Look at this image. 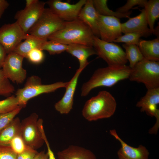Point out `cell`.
<instances>
[{"instance_id": "obj_1", "label": "cell", "mask_w": 159, "mask_h": 159, "mask_svg": "<svg viewBox=\"0 0 159 159\" xmlns=\"http://www.w3.org/2000/svg\"><path fill=\"white\" fill-rule=\"evenodd\" d=\"M90 27L78 18L65 21L62 28L48 40L67 45L80 44L93 47L95 37Z\"/></svg>"}, {"instance_id": "obj_2", "label": "cell", "mask_w": 159, "mask_h": 159, "mask_svg": "<svg viewBox=\"0 0 159 159\" xmlns=\"http://www.w3.org/2000/svg\"><path fill=\"white\" fill-rule=\"evenodd\" d=\"M131 69L126 65L108 66L96 69L89 80L82 85L81 96H87L95 88L111 87L121 80L129 78Z\"/></svg>"}, {"instance_id": "obj_3", "label": "cell", "mask_w": 159, "mask_h": 159, "mask_svg": "<svg viewBox=\"0 0 159 159\" xmlns=\"http://www.w3.org/2000/svg\"><path fill=\"white\" fill-rule=\"evenodd\" d=\"M116 106V101L112 95L107 91L102 90L86 102L82 114L89 121L108 118L113 115Z\"/></svg>"}, {"instance_id": "obj_4", "label": "cell", "mask_w": 159, "mask_h": 159, "mask_svg": "<svg viewBox=\"0 0 159 159\" xmlns=\"http://www.w3.org/2000/svg\"><path fill=\"white\" fill-rule=\"evenodd\" d=\"M68 83L59 82L50 84H42L40 77L32 76L28 78L24 87L17 90L15 96L18 100L19 105L24 107L30 99L42 94L52 92L60 88H65Z\"/></svg>"}, {"instance_id": "obj_5", "label": "cell", "mask_w": 159, "mask_h": 159, "mask_svg": "<svg viewBox=\"0 0 159 159\" xmlns=\"http://www.w3.org/2000/svg\"><path fill=\"white\" fill-rule=\"evenodd\" d=\"M129 80L143 84L147 90L159 87V62L144 58L132 69Z\"/></svg>"}, {"instance_id": "obj_6", "label": "cell", "mask_w": 159, "mask_h": 159, "mask_svg": "<svg viewBox=\"0 0 159 159\" xmlns=\"http://www.w3.org/2000/svg\"><path fill=\"white\" fill-rule=\"evenodd\" d=\"M65 21L54 14L49 8H45L39 19L27 34L48 40L49 37L62 28Z\"/></svg>"}, {"instance_id": "obj_7", "label": "cell", "mask_w": 159, "mask_h": 159, "mask_svg": "<svg viewBox=\"0 0 159 159\" xmlns=\"http://www.w3.org/2000/svg\"><path fill=\"white\" fill-rule=\"evenodd\" d=\"M93 47L98 57L104 60L108 66L125 65L127 62L125 52L116 44L95 36Z\"/></svg>"}, {"instance_id": "obj_8", "label": "cell", "mask_w": 159, "mask_h": 159, "mask_svg": "<svg viewBox=\"0 0 159 159\" xmlns=\"http://www.w3.org/2000/svg\"><path fill=\"white\" fill-rule=\"evenodd\" d=\"M39 117L34 112L21 121L20 135L26 144L36 150L42 147L44 141L40 129Z\"/></svg>"}, {"instance_id": "obj_9", "label": "cell", "mask_w": 159, "mask_h": 159, "mask_svg": "<svg viewBox=\"0 0 159 159\" xmlns=\"http://www.w3.org/2000/svg\"><path fill=\"white\" fill-rule=\"evenodd\" d=\"M29 36L16 21L5 24L0 27V44L8 54L13 52L22 40L25 39Z\"/></svg>"}, {"instance_id": "obj_10", "label": "cell", "mask_w": 159, "mask_h": 159, "mask_svg": "<svg viewBox=\"0 0 159 159\" xmlns=\"http://www.w3.org/2000/svg\"><path fill=\"white\" fill-rule=\"evenodd\" d=\"M24 58L12 52L6 56L2 68L6 77L17 84L23 82L26 76V71L22 67Z\"/></svg>"}, {"instance_id": "obj_11", "label": "cell", "mask_w": 159, "mask_h": 159, "mask_svg": "<svg viewBox=\"0 0 159 159\" xmlns=\"http://www.w3.org/2000/svg\"><path fill=\"white\" fill-rule=\"evenodd\" d=\"M159 87L147 90L145 95L137 103L136 107L140 109L141 112H145L148 115L154 117L156 122L150 129V134H156L159 127Z\"/></svg>"}, {"instance_id": "obj_12", "label": "cell", "mask_w": 159, "mask_h": 159, "mask_svg": "<svg viewBox=\"0 0 159 159\" xmlns=\"http://www.w3.org/2000/svg\"><path fill=\"white\" fill-rule=\"evenodd\" d=\"M86 1V0H80L74 4L59 0H49L45 3L54 14L64 21H68L78 18L79 13Z\"/></svg>"}, {"instance_id": "obj_13", "label": "cell", "mask_w": 159, "mask_h": 159, "mask_svg": "<svg viewBox=\"0 0 159 159\" xmlns=\"http://www.w3.org/2000/svg\"><path fill=\"white\" fill-rule=\"evenodd\" d=\"M121 24L120 19L116 17L99 15L98 26L100 39L112 42L122 36Z\"/></svg>"}, {"instance_id": "obj_14", "label": "cell", "mask_w": 159, "mask_h": 159, "mask_svg": "<svg viewBox=\"0 0 159 159\" xmlns=\"http://www.w3.org/2000/svg\"><path fill=\"white\" fill-rule=\"evenodd\" d=\"M45 3L38 0L30 7L18 11L15 16L16 22L24 32L29 30L39 19L44 9Z\"/></svg>"}, {"instance_id": "obj_15", "label": "cell", "mask_w": 159, "mask_h": 159, "mask_svg": "<svg viewBox=\"0 0 159 159\" xmlns=\"http://www.w3.org/2000/svg\"><path fill=\"white\" fill-rule=\"evenodd\" d=\"M82 71L78 69L65 87V92L61 99L54 105L55 109L60 114H68L72 108L74 96L78 78Z\"/></svg>"}, {"instance_id": "obj_16", "label": "cell", "mask_w": 159, "mask_h": 159, "mask_svg": "<svg viewBox=\"0 0 159 159\" xmlns=\"http://www.w3.org/2000/svg\"><path fill=\"white\" fill-rule=\"evenodd\" d=\"M110 133L121 144V147L117 153L119 159H148L149 153L145 146L140 145L134 148L128 145L119 137L115 129L110 130Z\"/></svg>"}, {"instance_id": "obj_17", "label": "cell", "mask_w": 159, "mask_h": 159, "mask_svg": "<svg viewBox=\"0 0 159 159\" xmlns=\"http://www.w3.org/2000/svg\"><path fill=\"white\" fill-rule=\"evenodd\" d=\"M140 13L133 17H130L126 22L121 24L122 33H137L147 37L152 34L148 27L144 9L140 10Z\"/></svg>"}, {"instance_id": "obj_18", "label": "cell", "mask_w": 159, "mask_h": 159, "mask_svg": "<svg viewBox=\"0 0 159 159\" xmlns=\"http://www.w3.org/2000/svg\"><path fill=\"white\" fill-rule=\"evenodd\" d=\"M99 15L94 7L92 0H86L78 18L90 27L95 36L100 38L98 26Z\"/></svg>"}, {"instance_id": "obj_19", "label": "cell", "mask_w": 159, "mask_h": 159, "mask_svg": "<svg viewBox=\"0 0 159 159\" xmlns=\"http://www.w3.org/2000/svg\"><path fill=\"white\" fill-rule=\"evenodd\" d=\"M66 51L78 59L79 63L78 69L83 71L89 64L87 59L90 56L97 55L94 47L80 44H71L68 45Z\"/></svg>"}, {"instance_id": "obj_20", "label": "cell", "mask_w": 159, "mask_h": 159, "mask_svg": "<svg viewBox=\"0 0 159 159\" xmlns=\"http://www.w3.org/2000/svg\"><path fill=\"white\" fill-rule=\"evenodd\" d=\"M58 159H97L91 150L75 145H70L57 153Z\"/></svg>"}, {"instance_id": "obj_21", "label": "cell", "mask_w": 159, "mask_h": 159, "mask_svg": "<svg viewBox=\"0 0 159 159\" xmlns=\"http://www.w3.org/2000/svg\"><path fill=\"white\" fill-rule=\"evenodd\" d=\"M138 46L144 58L159 61V37L150 40L140 39Z\"/></svg>"}, {"instance_id": "obj_22", "label": "cell", "mask_w": 159, "mask_h": 159, "mask_svg": "<svg viewBox=\"0 0 159 159\" xmlns=\"http://www.w3.org/2000/svg\"><path fill=\"white\" fill-rule=\"evenodd\" d=\"M21 121L18 117L11 122L0 132V145L10 146L12 139L20 134Z\"/></svg>"}, {"instance_id": "obj_23", "label": "cell", "mask_w": 159, "mask_h": 159, "mask_svg": "<svg viewBox=\"0 0 159 159\" xmlns=\"http://www.w3.org/2000/svg\"><path fill=\"white\" fill-rule=\"evenodd\" d=\"M48 40L38 38L29 34L25 41L20 43L15 48L14 52L24 58H26L28 53L32 50L39 49L42 44Z\"/></svg>"}, {"instance_id": "obj_24", "label": "cell", "mask_w": 159, "mask_h": 159, "mask_svg": "<svg viewBox=\"0 0 159 159\" xmlns=\"http://www.w3.org/2000/svg\"><path fill=\"white\" fill-rule=\"evenodd\" d=\"M144 8L148 25L153 34L155 21L159 17V0H147Z\"/></svg>"}, {"instance_id": "obj_25", "label": "cell", "mask_w": 159, "mask_h": 159, "mask_svg": "<svg viewBox=\"0 0 159 159\" xmlns=\"http://www.w3.org/2000/svg\"><path fill=\"white\" fill-rule=\"evenodd\" d=\"M107 0H92L93 4L98 14L100 15L113 16L119 19L128 18L132 13L130 11L125 13H120L117 11H114L110 10L108 7Z\"/></svg>"}, {"instance_id": "obj_26", "label": "cell", "mask_w": 159, "mask_h": 159, "mask_svg": "<svg viewBox=\"0 0 159 159\" xmlns=\"http://www.w3.org/2000/svg\"><path fill=\"white\" fill-rule=\"evenodd\" d=\"M122 46L125 49L126 58L129 62V66L131 69L137 62L144 58L138 45L125 43Z\"/></svg>"}, {"instance_id": "obj_27", "label": "cell", "mask_w": 159, "mask_h": 159, "mask_svg": "<svg viewBox=\"0 0 159 159\" xmlns=\"http://www.w3.org/2000/svg\"><path fill=\"white\" fill-rule=\"evenodd\" d=\"M68 45L54 41L47 40L42 44L40 49L42 51H47L51 55H54L66 51Z\"/></svg>"}, {"instance_id": "obj_28", "label": "cell", "mask_w": 159, "mask_h": 159, "mask_svg": "<svg viewBox=\"0 0 159 159\" xmlns=\"http://www.w3.org/2000/svg\"><path fill=\"white\" fill-rule=\"evenodd\" d=\"M19 106L16 96L12 95L0 100V114L8 113L14 110Z\"/></svg>"}, {"instance_id": "obj_29", "label": "cell", "mask_w": 159, "mask_h": 159, "mask_svg": "<svg viewBox=\"0 0 159 159\" xmlns=\"http://www.w3.org/2000/svg\"><path fill=\"white\" fill-rule=\"evenodd\" d=\"M15 91V88L0 69V95L9 96Z\"/></svg>"}, {"instance_id": "obj_30", "label": "cell", "mask_w": 159, "mask_h": 159, "mask_svg": "<svg viewBox=\"0 0 159 159\" xmlns=\"http://www.w3.org/2000/svg\"><path fill=\"white\" fill-rule=\"evenodd\" d=\"M141 34L137 33H128L122 35L113 42H123L129 44H135L138 45Z\"/></svg>"}, {"instance_id": "obj_31", "label": "cell", "mask_w": 159, "mask_h": 159, "mask_svg": "<svg viewBox=\"0 0 159 159\" xmlns=\"http://www.w3.org/2000/svg\"><path fill=\"white\" fill-rule=\"evenodd\" d=\"M22 108L19 106L12 111L0 114V132L11 122Z\"/></svg>"}, {"instance_id": "obj_32", "label": "cell", "mask_w": 159, "mask_h": 159, "mask_svg": "<svg viewBox=\"0 0 159 159\" xmlns=\"http://www.w3.org/2000/svg\"><path fill=\"white\" fill-rule=\"evenodd\" d=\"M10 146L17 155L24 151L28 146L19 135H16L12 139L10 143Z\"/></svg>"}, {"instance_id": "obj_33", "label": "cell", "mask_w": 159, "mask_h": 159, "mask_svg": "<svg viewBox=\"0 0 159 159\" xmlns=\"http://www.w3.org/2000/svg\"><path fill=\"white\" fill-rule=\"evenodd\" d=\"M147 0H127L126 3L123 6L117 8V12L120 13H125L136 5L144 7Z\"/></svg>"}, {"instance_id": "obj_34", "label": "cell", "mask_w": 159, "mask_h": 159, "mask_svg": "<svg viewBox=\"0 0 159 159\" xmlns=\"http://www.w3.org/2000/svg\"><path fill=\"white\" fill-rule=\"evenodd\" d=\"M44 58L43 51L39 49H34L28 54L26 58L34 64H38L41 63Z\"/></svg>"}, {"instance_id": "obj_35", "label": "cell", "mask_w": 159, "mask_h": 159, "mask_svg": "<svg viewBox=\"0 0 159 159\" xmlns=\"http://www.w3.org/2000/svg\"><path fill=\"white\" fill-rule=\"evenodd\" d=\"M17 154L10 146L0 145V159H16Z\"/></svg>"}, {"instance_id": "obj_36", "label": "cell", "mask_w": 159, "mask_h": 159, "mask_svg": "<svg viewBox=\"0 0 159 159\" xmlns=\"http://www.w3.org/2000/svg\"><path fill=\"white\" fill-rule=\"evenodd\" d=\"M38 152L28 146L22 152L17 155L16 159H33Z\"/></svg>"}, {"instance_id": "obj_37", "label": "cell", "mask_w": 159, "mask_h": 159, "mask_svg": "<svg viewBox=\"0 0 159 159\" xmlns=\"http://www.w3.org/2000/svg\"><path fill=\"white\" fill-rule=\"evenodd\" d=\"M42 136L45 143L47 150V153L48 155V159H56L54 154L50 146L49 143L47 139L45 132H42Z\"/></svg>"}, {"instance_id": "obj_38", "label": "cell", "mask_w": 159, "mask_h": 159, "mask_svg": "<svg viewBox=\"0 0 159 159\" xmlns=\"http://www.w3.org/2000/svg\"><path fill=\"white\" fill-rule=\"evenodd\" d=\"M9 3L6 0H0V19L5 11L9 6Z\"/></svg>"}, {"instance_id": "obj_39", "label": "cell", "mask_w": 159, "mask_h": 159, "mask_svg": "<svg viewBox=\"0 0 159 159\" xmlns=\"http://www.w3.org/2000/svg\"><path fill=\"white\" fill-rule=\"evenodd\" d=\"M6 54L4 48L0 44V69L2 68Z\"/></svg>"}, {"instance_id": "obj_40", "label": "cell", "mask_w": 159, "mask_h": 159, "mask_svg": "<svg viewBox=\"0 0 159 159\" xmlns=\"http://www.w3.org/2000/svg\"><path fill=\"white\" fill-rule=\"evenodd\" d=\"M33 159H48V153H46L44 151L38 152Z\"/></svg>"}, {"instance_id": "obj_41", "label": "cell", "mask_w": 159, "mask_h": 159, "mask_svg": "<svg viewBox=\"0 0 159 159\" xmlns=\"http://www.w3.org/2000/svg\"><path fill=\"white\" fill-rule=\"evenodd\" d=\"M38 0H26L25 9L28 8L36 3Z\"/></svg>"}, {"instance_id": "obj_42", "label": "cell", "mask_w": 159, "mask_h": 159, "mask_svg": "<svg viewBox=\"0 0 159 159\" xmlns=\"http://www.w3.org/2000/svg\"><path fill=\"white\" fill-rule=\"evenodd\" d=\"M153 34L155 35L156 36H157V37H159V26H157L155 28V29L154 28V32Z\"/></svg>"}]
</instances>
